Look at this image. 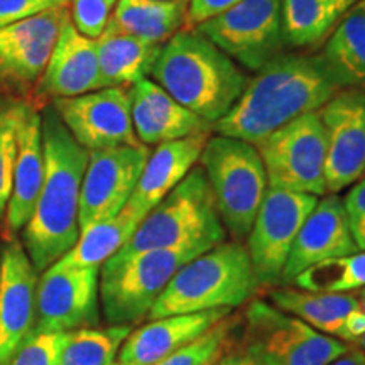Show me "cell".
<instances>
[{"instance_id":"obj_48","label":"cell","mask_w":365,"mask_h":365,"mask_svg":"<svg viewBox=\"0 0 365 365\" xmlns=\"http://www.w3.org/2000/svg\"><path fill=\"white\" fill-rule=\"evenodd\" d=\"M113 365H118V364H113Z\"/></svg>"},{"instance_id":"obj_1","label":"cell","mask_w":365,"mask_h":365,"mask_svg":"<svg viewBox=\"0 0 365 365\" xmlns=\"http://www.w3.org/2000/svg\"><path fill=\"white\" fill-rule=\"evenodd\" d=\"M339 90L322 54L282 53L247 78L213 132L257 145L294 118L319 110Z\"/></svg>"},{"instance_id":"obj_17","label":"cell","mask_w":365,"mask_h":365,"mask_svg":"<svg viewBox=\"0 0 365 365\" xmlns=\"http://www.w3.org/2000/svg\"><path fill=\"white\" fill-rule=\"evenodd\" d=\"M100 88H103V83L98 68L97 41L81 34L68 14L48 65L33 90V103L39 108L41 103L78 97Z\"/></svg>"},{"instance_id":"obj_28","label":"cell","mask_w":365,"mask_h":365,"mask_svg":"<svg viewBox=\"0 0 365 365\" xmlns=\"http://www.w3.org/2000/svg\"><path fill=\"white\" fill-rule=\"evenodd\" d=\"M322 58L340 88L365 91V9L345 14L328 36Z\"/></svg>"},{"instance_id":"obj_5","label":"cell","mask_w":365,"mask_h":365,"mask_svg":"<svg viewBox=\"0 0 365 365\" xmlns=\"http://www.w3.org/2000/svg\"><path fill=\"white\" fill-rule=\"evenodd\" d=\"M257 287L247 247L239 240L222 242L196 255L171 277L148 318L232 309L247 303Z\"/></svg>"},{"instance_id":"obj_34","label":"cell","mask_w":365,"mask_h":365,"mask_svg":"<svg viewBox=\"0 0 365 365\" xmlns=\"http://www.w3.org/2000/svg\"><path fill=\"white\" fill-rule=\"evenodd\" d=\"M66 331L34 330L26 336L9 365H61Z\"/></svg>"},{"instance_id":"obj_2","label":"cell","mask_w":365,"mask_h":365,"mask_svg":"<svg viewBox=\"0 0 365 365\" xmlns=\"http://www.w3.org/2000/svg\"><path fill=\"white\" fill-rule=\"evenodd\" d=\"M44 180L33 217L22 228V242L38 272L61 259L80 237L81 181L88 150L76 143L53 105L44 107Z\"/></svg>"},{"instance_id":"obj_6","label":"cell","mask_w":365,"mask_h":365,"mask_svg":"<svg viewBox=\"0 0 365 365\" xmlns=\"http://www.w3.org/2000/svg\"><path fill=\"white\" fill-rule=\"evenodd\" d=\"M198 163L223 227L235 240L247 239L269 188L257 148L240 139L210 135Z\"/></svg>"},{"instance_id":"obj_26","label":"cell","mask_w":365,"mask_h":365,"mask_svg":"<svg viewBox=\"0 0 365 365\" xmlns=\"http://www.w3.org/2000/svg\"><path fill=\"white\" fill-rule=\"evenodd\" d=\"M188 2L190 0H118L108 22L122 33L163 46L186 27Z\"/></svg>"},{"instance_id":"obj_4","label":"cell","mask_w":365,"mask_h":365,"mask_svg":"<svg viewBox=\"0 0 365 365\" xmlns=\"http://www.w3.org/2000/svg\"><path fill=\"white\" fill-rule=\"evenodd\" d=\"M225 235L205 171L202 166H195L143 218L129 242L102 267H115L149 250L185 247L208 250L225 242Z\"/></svg>"},{"instance_id":"obj_32","label":"cell","mask_w":365,"mask_h":365,"mask_svg":"<svg viewBox=\"0 0 365 365\" xmlns=\"http://www.w3.org/2000/svg\"><path fill=\"white\" fill-rule=\"evenodd\" d=\"M27 98L0 95V223L7 212L17 158V134Z\"/></svg>"},{"instance_id":"obj_20","label":"cell","mask_w":365,"mask_h":365,"mask_svg":"<svg viewBox=\"0 0 365 365\" xmlns=\"http://www.w3.org/2000/svg\"><path fill=\"white\" fill-rule=\"evenodd\" d=\"M129 95L134 132L139 143L148 148L213 132V124L182 107L156 81H137L129 86Z\"/></svg>"},{"instance_id":"obj_47","label":"cell","mask_w":365,"mask_h":365,"mask_svg":"<svg viewBox=\"0 0 365 365\" xmlns=\"http://www.w3.org/2000/svg\"><path fill=\"white\" fill-rule=\"evenodd\" d=\"M0 262H2V249H0Z\"/></svg>"},{"instance_id":"obj_13","label":"cell","mask_w":365,"mask_h":365,"mask_svg":"<svg viewBox=\"0 0 365 365\" xmlns=\"http://www.w3.org/2000/svg\"><path fill=\"white\" fill-rule=\"evenodd\" d=\"M68 14V6L58 7L0 27V95H33Z\"/></svg>"},{"instance_id":"obj_46","label":"cell","mask_w":365,"mask_h":365,"mask_svg":"<svg viewBox=\"0 0 365 365\" xmlns=\"http://www.w3.org/2000/svg\"><path fill=\"white\" fill-rule=\"evenodd\" d=\"M159 2H178V0H159Z\"/></svg>"},{"instance_id":"obj_29","label":"cell","mask_w":365,"mask_h":365,"mask_svg":"<svg viewBox=\"0 0 365 365\" xmlns=\"http://www.w3.org/2000/svg\"><path fill=\"white\" fill-rule=\"evenodd\" d=\"M139 223L137 218L122 210L117 217L80 232L76 244L54 264L63 267L102 269L103 264L129 242Z\"/></svg>"},{"instance_id":"obj_33","label":"cell","mask_w":365,"mask_h":365,"mask_svg":"<svg viewBox=\"0 0 365 365\" xmlns=\"http://www.w3.org/2000/svg\"><path fill=\"white\" fill-rule=\"evenodd\" d=\"M240 314L230 313L202 336L154 365H203L235 344L232 339H235L234 333L240 325Z\"/></svg>"},{"instance_id":"obj_30","label":"cell","mask_w":365,"mask_h":365,"mask_svg":"<svg viewBox=\"0 0 365 365\" xmlns=\"http://www.w3.org/2000/svg\"><path fill=\"white\" fill-rule=\"evenodd\" d=\"M132 327L78 328L66 331L61 365H113Z\"/></svg>"},{"instance_id":"obj_35","label":"cell","mask_w":365,"mask_h":365,"mask_svg":"<svg viewBox=\"0 0 365 365\" xmlns=\"http://www.w3.org/2000/svg\"><path fill=\"white\" fill-rule=\"evenodd\" d=\"M118 0H68L71 22L86 38L97 39L107 27Z\"/></svg>"},{"instance_id":"obj_12","label":"cell","mask_w":365,"mask_h":365,"mask_svg":"<svg viewBox=\"0 0 365 365\" xmlns=\"http://www.w3.org/2000/svg\"><path fill=\"white\" fill-rule=\"evenodd\" d=\"M149 153V148L144 144L90 150L81 181L80 232L117 217L124 210L134 193Z\"/></svg>"},{"instance_id":"obj_22","label":"cell","mask_w":365,"mask_h":365,"mask_svg":"<svg viewBox=\"0 0 365 365\" xmlns=\"http://www.w3.org/2000/svg\"><path fill=\"white\" fill-rule=\"evenodd\" d=\"M44 180V144L41 112L27 100L17 134V158L14 168L12 191L6 212L9 240L19 234L33 217Z\"/></svg>"},{"instance_id":"obj_39","label":"cell","mask_w":365,"mask_h":365,"mask_svg":"<svg viewBox=\"0 0 365 365\" xmlns=\"http://www.w3.org/2000/svg\"><path fill=\"white\" fill-rule=\"evenodd\" d=\"M365 335V312L357 308L344 319L341 328L336 335V339H340L345 344H359V340Z\"/></svg>"},{"instance_id":"obj_11","label":"cell","mask_w":365,"mask_h":365,"mask_svg":"<svg viewBox=\"0 0 365 365\" xmlns=\"http://www.w3.org/2000/svg\"><path fill=\"white\" fill-rule=\"evenodd\" d=\"M318 196L267 188L247 235V252L259 286L279 284L298 232Z\"/></svg>"},{"instance_id":"obj_41","label":"cell","mask_w":365,"mask_h":365,"mask_svg":"<svg viewBox=\"0 0 365 365\" xmlns=\"http://www.w3.org/2000/svg\"><path fill=\"white\" fill-rule=\"evenodd\" d=\"M328 365H365V352L360 346L349 345L346 350Z\"/></svg>"},{"instance_id":"obj_19","label":"cell","mask_w":365,"mask_h":365,"mask_svg":"<svg viewBox=\"0 0 365 365\" xmlns=\"http://www.w3.org/2000/svg\"><path fill=\"white\" fill-rule=\"evenodd\" d=\"M350 228L344 198L328 193L318 200L298 232L279 284H291L294 277L314 264L359 252Z\"/></svg>"},{"instance_id":"obj_15","label":"cell","mask_w":365,"mask_h":365,"mask_svg":"<svg viewBox=\"0 0 365 365\" xmlns=\"http://www.w3.org/2000/svg\"><path fill=\"white\" fill-rule=\"evenodd\" d=\"M51 105L76 143L88 153L117 145H140L132 125L130 95L125 86L59 98Z\"/></svg>"},{"instance_id":"obj_14","label":"cell","mask_w":365,"mask_h":365,"mask_svg":"<svg viewBox=\"0 0 365 365\" xmlns=\"http://www.w3.org/2000/svg\"><path fill=\"white\" fill-rule=\"evenodd\" d=\"M327 139V195L365 176V91L340 88L318 110Z\"/></svg>"},{"instance_id":"obj_10","label":"cell","mask_w":365,"mask_h":365,"mask_svg":"<svg viewBox=\"0 0 365 365\" xmlns=\"http://www.w3.org/2000/svg\"><path fill=\"white\" fill-rule=\"evenodd\" d=\"M242 70L259 71L282 54V0H242L195 26Z\"/></svg>"},{"instance_id":"obj_7","label":"cell","mask_w":365,"mask_h":365,"mask_svg":"<svg viewBox=\"0 0 365 365\" xmlns=\"http://www.w3.org/2000/svg\"><path fill=\"white\" fill-rule=\"evenodd\" d=\"M205 250L163 249L137 254L115 267L100 269V299L110 325H134L148 317L171 277Z\"/></svg>"},{"instance_id":"obj_16","label":"cell","mask_w":365,"mask_h":365,"mask_svg":"<svg viewBox=\"0 0 365 365\" xmlns=\"http://www.w3.org/2000/svg\"><path fill=\"white\" fill-rule=\"evenodd\" d=\"M100 269L53 264L36 289L34 330L71 331L97 325Z\"/></svg>"},{"instance_id":"obj_36","label":"cell","mask_w":365,"mask_h":365,"mask_svg":"<svg viewBox=\"0 0 365 365\" xmlns=\"http://www.w3.org/2000/svg\"><path fill=\"white\" fill-rule=\"evenodd\" d=\"M66 6L68 0H0V27L17 24L41 12Z\"/></svg>"},{"instance_id":"obj_23","label":"cell","mask_w":365,"mask_h":365,"mask_svg":"<svg viewBox=\"0 0 365 365\" xmlns=\"http://www.w3.org/2000/svg\"><path fill=\"white\" fill-rule=\"evenodd\" d=\"M208 139L210 134H198L156 145L149 153L134 193L124 207L125 212L143 222L150 210L196 166Z\"/></svg>"},{"instance_id":"obj_27","label":"cell","mask_w":365,"mask_h":365,"mask_svg":"<svg viewBox=\"0 0 365 365\" xmlns=\"http://www.w3.org/2000/svg\"><path fill=\"white\" fill-rule=\"evenodd\" d=\"M360 0H282V36L291 48H313L333 33Z\"/></svg>"},{"instance_id":"obj_37","label":"cell","mask_w":365,"mask_h":365,"mask_svg":"<svg viewBox=\"0 0 365 365\" xmlns=\"http://www.w3.org/2000/svg\"><path fill=\"white\" fill-rule=\"evenodd\" d=\"M344 205L355 244L360 250H365V178L352 185L345 195Z\"/></svg>"},{"instance_id":"obj_42","label":"cell","mask_w":365,"mask_h":365,"mask_svg":"<svg viewBox=\"0 0 365 365\" xmlns=\"http://www.w3.org/2000/svg\"><path fill=\"white\" fill-rule=\"evenodd\" d=\"M357 298H359V303H360V309H364V312H365V287L357 294Z\"/></svg>"},{"instance_id":"obj_9","label":"cell","mask_w":365,"mask_h":365,"mask_svg":"<svg viewBox=\"0 0 365 365\" xmlns=\"http://www.w3.org/2000/svg\"><path fill=\"white\" fill-rule=\"evenodd\" d=\"M255 148L261 154L269 188L327 195V139L318 110L282 125Z\"/></svg>"},{"instance_id":"obj_44","label":"cell","mask_w":365,"mask_h":365,"mask_svg":"<svg viewBox=\"0 0 365 365\" xmlns=\"http://www.w3.org/2000/svg\"><path fill=\"white\" fill-rule=\"evenodd\" d=\"M357 345H359V346H360V349H362V350H364V352H365V335L362 336V339H360V340H359V344H357Z\"/></svg>"},{"instance_id":"obj_38","label":"cell","mask_w":365,"mask_h":365,"mask_svg":"<svg viewBox=\"0 0 365 365\" xmlns=\"http://www.w3.org/2000/svg\"><path fill=\"white\" fill-rule=\"evenodd\" d=\"M242 0H190L186 12V27H195L203 21L212 19Z\"/></svg>"},{"instance_id":"obj_3","label":"cell","mask_w":365,"mask_h":365,"mask_svg":"<svg viewBox=\"0 0 365 365\" xmlns=\"http://www.w3.org/2000/svg\"><path fill=\"white\" fill-rule=\"evenodd\" d=\"M150 76L210 124L230 112L247 83L245 71L195 27H182L163 44Z\"/></svg>"},{"instance_id":"obj_25","label":"cell","mask_w":365,"mask_h":365,"mask_svg":"<svg viewBox=\"0 0 365 365\" xmlns=\"http://www.w3.org/2000/svg\"><path fill=\"white\" fill-rule=\"evenodd\" d=\"M276 308L301 319L325 335H339L341 323L350 313L360 308L357 294L313 293L299 287H277L267 293Z\"/></svg>"},{"instance_id":"obj_45","label":"cell","mask_w":365,"mask_h":365,"mask_svg":"<svg viewBox=\"0 0 365 365\" xmlns=\"http://www.w3.org/2000/svg\"><path fill=\"white\" fill-rule=\"evenodd\" d=\"M355 7H359V9H365V0H360V2L357 4V6Z\"/></svg>"},{"instance_id":"obj_18","label":"cell","mask_w":365,"mask_h":365,"mask_svg":"<svg viewBox=\"0 0 365 365\" xmlns=\"http://www.w3.org/2000/svg\"><path fill=\"white\" fill-rule=\"evenodd\" d=\"M36 271L24 245L11 239L0 262V365H9L36 323Z\"/></svg>"},{"instance_id":"obj_21","label":"cell","mask_w":365,"mask_h":365,"mask_svg":"<svg viewBox=\"0 0 365 365\" xmlns=\"http://www.w3.org/2000/svg\"><path fill=\"white\" fill-rule=\"evenodd\" d=\"M230 308L210 312L171 314L149 319L148 325L130 331L117 355L118 365H154L202 336L220 319L230 314Z\"/></svg>"},{"instance_id":"obj_40","label":"cell","mask_w":365,"mask_h":365,"mask_svg":"<svg viewBox=\"0 0 365 365\" xmlns=\"http://www.w3.org/2000/svg\"><path fill=\"white\" fill-rule=\"evenodd\" d=\"M217 365H264V364L259 359H255L254 355L245 352L239 344H234L225 354L222 355V359L218 360Z\"/></svg>"},{"instance_id":"obj_8","label":"cell","mask_w":365,"mask_h":365,"mask_svg":"<svg viewBox=\"0 0 365 365\" xmlns=\"http://www.w3.org/2000/svg\"><path fill=\"white\" fill-rule=\"evenodd\" d=\"M244 318L239 345L264 365H328L349 346L264 299L250 301Z\"/></svg>"},{"instance_id":"obj_43","label":"cell","mask_w":365,"mask_h":365,"mask_svg":"<svg viewBox=\"0 0 365 365\" xmlns=\"http://www.w3.org/2000/svg\"><path fill=\"white\" fill-rule=\"evenodd\" d=\"M225 352H227V350H225ZM225 352H222V354H218V355H215V357H213V359H210V360H208V362H205L203 365H217V364H218V360H220V359H222V355H223V354H225Z\"/></svg>"},{"instance_id":"obj_24","label":"cell","mask_w":365,"mask_h":365,"mask_svg":"<svg viewBox=\"0 0 365 365\" xmlns=\"http://www.w3.org/2000/svg\"><path fill=\"white\" fill-rule=\"evenodd\" d=\"M98 68L103 88L125 86L148 78L163 46L150 44L135 36L122 33L108 22L97 39Z\"/></svg>"},{"instance_id":"obj_31","label":"cell","mask_w":365,"mask_h":365,"mask_svg":"<svg viewBox=\"0 0 365 365\" xmlns=\"http://www.w3.org/2000/svg\"><path fill=\"white\" fill-rule=\"evenodd\" d=\"M291 284L313 293H352L365 287V250L314 264Z\"/></svg>"}]
</instances>
